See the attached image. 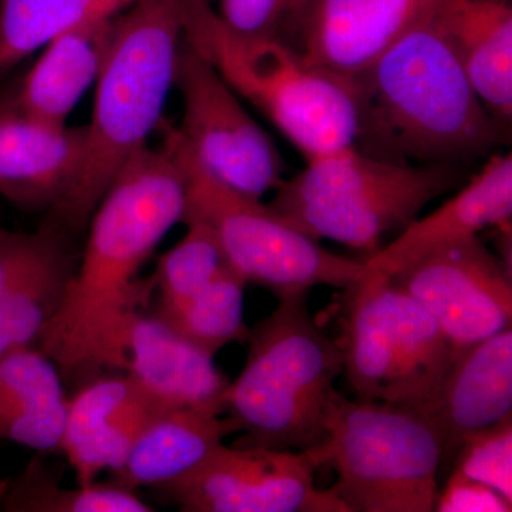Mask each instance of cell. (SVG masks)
I'll use <instances>...</instances> for the list:
<instances>
[{"instance_id":"cell-1","label":"cell","mask_w":512,"mask_h":512,"mask_svg":"<svg viewBox=\"0 0 512 512\" xmlns=\"http://www.w3.org/2000/svg\"><path fill=\"white\" fill-rule=\"evenodd\" d=\"M184 208V175L164 147H143L120 168L90 218L62 306L36 345L62 377L86 382L120 372L124 326L154 291L153 278L138 274Z\"/></svg>"},{"instance_id":"cell-2","label":"cell","mask_w":512,"mask_h":512,"mask_svg":"<svg viewBox=\"0 0 512 512\" xmlns=\"http://www.w3.org/2000/svg\"><path fill=\"white\" fill-rule=\"evenodd\" d=\"M431 10L350 76L360 110L356 148L397 163L466 165L490 156L507 130L485 109Z\"/></svg>"},{"instance_id":"cell-3","label":"cell","mask_w":512,"mask_h":512,"mask_svg":"<svg viewBox=\"0 0 512 512\" xmlns=\"http://www.w3.org/2000/svg\"><path fill=\"white\" fill-rule=\"evenodd\" d=\"M190 0H136L114 16L109 52L97 79L86 150L72 195L53 221L70 232L89 227L124 163L163 121Z\"/></svg>"},{"instance_id":"cell-4","label":"cell","mask_w":512,"mask_h":512,"mask_svg":"<svg viewBox=\"0 0 512 512\" xmlns=\"http://www.w3.org/2000/svg\"><path fill=\"white\" fill-rule=\"evenodd\" d=\"M247 342L244 369L225 393V416L245 433L234 446L312 453L328 437L342 348L309 312L308 292L279 298Z\"/></svg>"},{"instance_id":"cell-5","label":"cell","mask_w":512,"mask_h":512,"mask_svg":"<svg viewBox=\"0 0 512 512\" xmlns=\"http://www.w3.org/2000/svg\"><path fill=\"white\" fill-rule=\"evenodd\" d=\"M184 39L238 96L262 111L306 161L356 147L360 110L352 77L306 62L279 36L235 35L210 0H190Z\"/></svg>"},{"instance_id":"cell-6","label":"cell","mask_w":512,"mask_h":512,"mask_svg":"<svg viewBox=\"0 0 512 512\" xmlns=\"http://www.w3.org/2000/svg\"><path fill=\"white\" fill-rule=\"evenodd\" d=\"M463 164L397 163L356 147L313 157L284 180L268 207L316 241L330 239L373 255L431 201L468 180Z\"/></svg>"},{"instance_id":"cell-7","label":"cell","mask_w":512,"mask_h":512,"mask_svg":"<svg viewBox=\"0 0 512 512\" xmlns=\"http://www.w3.org/2000/svg\"><path fill=\"white\" fill-rule=\"evenodd\" d=\"M315 466L338 473L332 490L352 512H431L439 495L443 437L423 407L349 400L336 390Z\"/></svg>"},{"instance_id":"cell-8","label":"cell","mask_w":512,"mask_h":512,"mask_svg":"<svg viewBox=\"0 0 512 512\" xmlns=\"http://www.w3.org/2000/svg\"><path fill=\"white\" fill-rule=\"evenodd\" d=\"M163 128V147L185 181L181 222L210 225L229 264L247 284L264 286L276 298L309 292L313 286L349 289L369 275L365 261L345 258L282 220L268 204L248 197L208 173L177 127Z\"/></svg>"},{"instance_id":"cell-9","label":"cell","mask_w":512,"mask_h":512,"mask_svg":"<svg viewBox=\"0 0 512 512\" xmlns=\"http://www.w3.org/2000/svg\"><path fill=\"white\" fill-rule=\"evenodd\" d=\"M343 373L365 402L427 407L457 350L436 319L389 276L350 286Z\"/></svg>"},{"instance_id":"cell-10","label":"cell","mask_w":512,"mask_h":512,"mask_svg":"<svg viewBox=\"0 0 512 512\" xmlns=\"http://www.w3.org/2000/svg\"><path fill=\"white\" fill-rule=\"evenodd\" d=\"M174 86L183 100L178 131L202 167L255 200L278 190L285 180L284 157L238 94L184 36Z\"/></svg>"},{"instance_id":"cell-11","label":"cell","mask_w":512,"mask_h":512,"mask_svg":"<svg viewBox=\"0 0 512 512\" xmlns=\"http://www.w3.org/2000/svg\"><path fill=\"white\" fill-rule=\"evenodd\" d=\"M302 451L221 446L185 476L157 488L185 512H352L315 485Z\"/></svg>"},{"instance_id":"cell-12","label":"cell","mask_w":512,"mask_h":512,"mask_svg":"<svg viewBox=\"0 0 512 512\" xmlns=\"http://www.w3.org/2000/svg\"><path fill=\"white\" fill-rule=\"evenodd\" d=\"M458 350L511 328V268L478 238L450 242L389 276Z\"/></svg>"},{"instance_id":"cell-13","label":"cell","mask_w":512,"mask_h":512,"mask_svg":"<svg viewBox=\"0 0 512 512\" xmlns=\"http://www.w3.org/2000/svg\"><path fill=\"white\" fill-rule=\"evenodd\" d=\"M439 0H309L285 26V40L306 62L346 74L359 73L382 55Z\"/></svg>"},{"instance_id":"cell-14","label":"cell","mask_w":512,"mask_h":512,"mask_svg":"<svg viewBox=\"0 0 512 512\" xmlns=\"http://www.w3.org/2000/svg\"><path fill=\"white\" fill-rule=\"evenodd\" d=\"M87 127L33 119L0 103V195L23 210L59 214L79 177Z\"/></svg>"},{"instance_id":"cell-15","label":"cell","mask_w":512,"mask_h":512,"mask_svg":"<svg viewBox=\"0 0 512 512\" xmlns=\"http://www.w3.org/2000/svg\"><path fill=\"white\" fill-rule=\"evenodd\" d=\"M120 372L165 409L215 407L225 414L229 380L215 366L214 356L144 309L124 326Z\"/></svg>"},{"instance_id":"cell-16","label":"cell","mask_w":512,"mask_h":512,"mask_svg":"<svg viewBox=\"0 0 512 512\" xmlns=\"http://www.w3.org/2000/svg\"><path fill=\"white\" fill-rule=\"evenodd\" d=\"M423 409L443 437L441 468L453 463L471 434L511 417V328L458 350L436 399Z\"/></svg>"},{"instance_id":"cell-17","label":"cell","mask_w":512,"mask_h":512,"mask_svg":"<svg viewBox=\"0 0 512 512\" xmlns=\"http://www.w3.org/2000/svg\"><path fill=\"white\" fill-rule=\"evenodd\" d=\"M511 217L512 156L490 154L454 197L410 222L393 242L367 256L365 264L372 274L390 276L441 245L474 237L485 228L510 227Z\"/></svg>"},{"instance_id":"cell-18","label":"cell","mask_w":512,"mask_h":512,"mask_svg":"<svg viewBox=\"0 0 512 512\" xmlns=\"http://www.w3.org/2000/svg\"><path fill=\"white\" fill-rule=\"evenodd\" d=\"M485 109L510 130L512 9L510 0H439L431 10Z\"/></svg>"},{"instance_id":"cell-19","label":"cell","mask_w":512,"mask_h":512,"mask_svg":"<svg viewBox=\"0 0 512 512\" xmlns=\"http://www.w3.org/2000/svg\"><path fill=\"white\" fill-rule=\"evenodd\" d=\"M114 18L84 19L45 46L12 103L33 119L66 124L83 94L99 79Z\"/></svg>"},{"instance_id":"cell-20","label":"cell","mask_w":512,"mask_h":512,"mask_svg":"<svg viewBox=\"0 0 512 512\" xmlns=\"http://www.w3.org/2000/svg\"><path fill=\"white\" fill-rule=\"evenodd\" d=\"M235 427L215 407H175L144 427L114 481L130 490L160 488L200 466Z\"/></svg>"},{"instance_id":"cell-21","label":"cell","mask_w":512,"mask_h":512,"mask_svg":"<svg viewBox=\"0 0 512 512\" xmlns=\"http://www.w3.org/2000/svg\"><path fill=\"white\" fill-rule=\"evenodd\" d=\"M67 400L62 373L42 350L0 352V440L60 450Z\"/></svg>"},{"instance_id":"cell-22","label":"cell","mask_w":512,"mask_h":512,"mask_svg":"<svg viewBox=\"0 0 512 512\" xmlns=\"http://www.w3.org/2000/svg\"><path fill=\"white\" fill-rule=\"evenodd\" d=\"M247 281L232 266L177 308L154 313L195 346L215 356L229 343L247 342Z\"/></svg>"},{"instance_id":"cell-23","label":"cell","mask_w":512,"mask_h":512,"mask_svg":"<svg viewBox=\"0 0 512 512\" xmlns=\"http://www.w3.org/2000/svg\"><path fill=\"white\" fill-rule=\"evenodd\" d=\"M57 474L33 458L15 480H10L3 501L6 512H150L154 508L136 491L113 484L79 485L66 488Z\"/></svg>"},{"instance_id":"cell-24","label":"cell","mask_w":512,"mask_h":512,"mask_svg":"<svg viewBox=\"0 0 512 512\" xmlns=\"http://www.w3.org/2000/svg\"><path fill=\"white\" fill-rule=\"evenodd\" d=\"M184 224V238L158 258L153 276L154 291H158L156 313L177 308L231 266L210 225L197 220Z\"/></svg>"},{"instance_id":"cell-25","label":"cell","mask_w":512,"mask_h":512,"mask_svg":"<svg viewBox=\"0 0 512 512\" xmlns=\"http://www.w3.org/2000/svg\"><path fill=\"white\" fill-rule=\"evenodd\" d=\"M93 0H0V73L82 22Z\"/></svg>"},{"instance_id":"cell-26","label":"cell","mask_w":512,"mask_h":512,"mask_svg":"<svg viewBox=\"0 0 512 512\" xmlns=\"http://www.w3.org/2000/svg\"><path fill=\"white\" fill-rule=\"evenodd\" d=\"M140 387L127 373L110 372L90 377L67 400L60 451L73 468L100 436L107 423L138 393Z\"/></svg>"},{"instance_id":"cell-27","label":"cell","mask_w":512,"mask_h":512,"mask_svg":"<svg viewBox=\"0 0 512 512\" xmlns=\"http://www.w3.org/2000/svg\"><path fill=\"white\" fill-rule=\"evenodd\" d=\"M69 234L53 220L35 232L0 228V352L6 315L40 269L69 247Z\"/></svg>"},{"instance_id":"cell-28","label":"cell","mask_w":512,"mask_h":512,"mask_svg":"<svg viewBox=\"0 0 512 512\" xmlns=\"http://www.w3.org/2000/svg\"><path fill=\"white\" fill-rule=\"evenodd\" d=\"M453 471L512 503V417L471 434L454 457Z\"/></svg>"},{"instance_id":"cell-29","label":"cell","mask_w":512,"mask_h":512,"mask_svg":"<svg viewBox=\"0 0 512 512\" xmlns=\"http://www.w3.org/2000/svg\"><path fill=\"white\" fill-rule=\"evenodd\" d=\"M289 0H221L222 22L235 35L279 36L288 16Z\"/></svg>"},{"instance_id":"cell-30","label":"cell","mask_w":512,"mask_h":512,"mask_svg":"<svg viewBox=\"0 0 512 512\" xmlns=\"http://www.w3.org/2000/svg\"><path fill=\"white\" fill-rule=\"evenodd\" d=\"M434 511L510 512L512 503L493 488L451 471L446 487L437 495Z\"/></svg>"},{"instance_id":"cell-31","label":"cell","mask_w":512,"mask_h":512,"mask_svg":"<svg viewBox=\"0 0 512 512\" xmlns=\"http://www.w3.org/2000/svg\"><path fill=\"white\" fill-rule=\"evenodd\" d=\"M136 0H93L89 13L84 19L114 18Z\"/></svg>"},{"instance_id":"cell-32","label":"cell","mask_w":512,"mask_h":512,"mask_svg":"<svg viewBox=\"0 0 512 512\" xmlns=\"http://www.w3.org/2000/svg\"><path fill=\"white\" fill-rule=\"evenodd\" d=\"M308 2L309 0H289L288 16H286V20L284 26H282V29H284L288 23H291L292 20L302 12L303 8H305L306 3Z\"/></svg>"},{"instance_id":"cell-33","label":"cell","mask_w":512,"mask_h":512,"mask_svg":"<svg viewBox=\"0 0 512 512\" xmlns=\"http://www.w3.org/2000/svg\"><path fill=\"white\" fill-rule=\"evenodd\" d=\"M10 480L0 481V510H2L3 501H5L6 493H8Z\"/></svg>"}]
</instances>
